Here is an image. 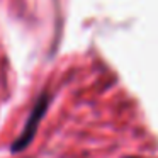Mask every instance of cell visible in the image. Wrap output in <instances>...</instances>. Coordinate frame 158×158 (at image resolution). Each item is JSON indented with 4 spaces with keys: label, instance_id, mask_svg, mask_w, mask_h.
<instances>
[{
    "label": "cell",
    "instance_id": "2",
    "mask_svg": "<svg viewBox=\"0 0 158 158\" xmlns=\"http://www.w3.org/2000/svg\"><path fill=\"white\" fill-rule=\"evenodd\" d=\"M127 158H134V156H127Z\"/></svg>",
    "mask_w": 158,
    "mask_h": 158
},
{
    "label": "cell",
    "instance_id": "1",
    "mask_svg": "<svg viewBox=\"0 0 158 158\" xmlns=\"http://www.w3.org/2000/svg\"><path fill=\"white\" fill-rule=\"evenodd\" d=\"M46 107H48V95H41L38 99V102H36L31 116H29L27 123H26V127L22 129L21 136L12 143V153H17V151L24 150V148L32 141V138H34V134H36V129H38V126H39V121H41L43 114L46 112Z\"/></svg>",
    "mask_w": 158,
    "mask_h": 158
}]
</instances>
